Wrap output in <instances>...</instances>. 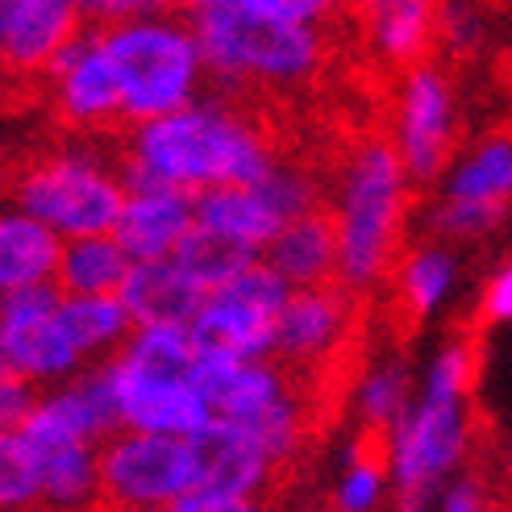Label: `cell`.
<instances>
[{"mask_svg":"<svg viewBox=\"0 0 512 512\" xmlns=\"http://www.w3.org/2000/svg\"><path fill=\"white\" fill-rule=\"evenodd\" d=\"M130 271H134V259L125 254L117 234L75 238L67 242V254H63L59 292L63 296H121Z\"/></svg>","mask_w":512,"mask_h":512,"instance_id":"cell-22","label":"cell"},{"mask_svg":"<svg viewBox=\"0 0 512 512\" xmlns=\"http://www.w3.org/2000/svg\"><path fill=\"white\" fill-rule=\"evenodd\" d=\"M192 209H196V225L200 229H209V234H221L229 242L254 250L259 259H263V250L279 234H284V225H288L254 188H209V192H196Z\"/></svg>","mask_w":512,"mask_h":512,"instance_id":"cell-20","label":"cell"},{"mask_svg":"<svg viewBox=\"0 0 512 512\" xmlns=\"http://www.w3.org/2000/svg\"><path fill=\"white\" fill-rule=\"evenodd\" d=\"M100 508L109 512H171L196 492L192 442L117 433L96 450Z\"/></svg>","mask_w":512,"mask_h":512,"instance_id":"cell-7","label":"cell"},{"mask_svg":"<svg viewBox=\"0 0 512 512\" xmlns=\"http://www.w3.org/2000/svg\"><path fill=\"white\" fill-rule=\"evenodd\" d=\"M171 512H271L259 500H238V496H213V492H192Z\"/></svg>","mask_w":512,"mask_h":512,"instance_id":"cell-28","label":"cell"},{"mask_svg":"<svg viewBox=\"0 0 512 512\" xmlns=\"http://www.w3.org/2000/svg\"><path fill=\"white\" fill-rule=\"evenodd\" d=\"M204 292L175 259L134 263L121 288V304L130 309L134 325H192L204 309Z\"/></svg>","mask_w":512,"mask_h":512,"instance_id":"cell-18","label":"cell"},{"mask_svg":"<svg viewBox=\"0 0 512 512\" xmlns=\"http://www.w3.org/2000/svg\"><path fill=\"white\" fill-rule=\"evenodd\" d=\"M59 325L80 358L100 354V350L121 354L138 329L130 309L121 304V296H63Z\"/></svg>","mask_w":512,"mask_h":512,"instance_id":"cell-23","label":"cell"},{"mask_svg":"<svg viewBox=\"0 0 512 512\" xmlns=\"http://www.w3.org/2000/svg\"><path fill=\"white\" fill-rule=\"evenodd\" d=\"M396 146L404 171L417 188L433 184L446 163L454 159V142H458V117H454V100H450V80L442 75V63L433 59L417 71H408L396 84Z\"/></svg>","mask_w":512,"mask_h":512,"instance_id":"cell-10","label":"cell"},{"mask_svg":"<svg viewBox=\"0 0 512 512\" xmlns=\"http://www.w3.org/2000/svg\"><path fill=\"white\" fill-rule=\"evenodd\" d=\"M446 512H492V508H488V500H483V492L467 479L446 496Z\"/></svg>","mask_w":512,"mask_h":512,"instance_id":"cell-29","label":"cell"},{"mask_svg":"<svg viewBox=\"0 0 512 512\" xmlns=\"http://www.w3.org/2000/svg\"><path fill=\"white\" fill-rule=\"evenodd\" d=\"M84 5L63 0H5L0 9V55L9 80V113L46 105V84L67 50L84 34Z\"/></svg>","mask_w":512,"mask_h":512,"instance_id":"cell-8","label":"cell"},{"mask_svg":"<svg viewBox=\"0 0 512 512\" xmlns=\"http://www.w3.org/2000/svg\"><path fill=\"white\" fill-rule=\"evenodd\" d=\"M196 229V209L188 192H146L130 196L117 225V242L134 263L175 259V250Z\"/></svg>","mask_w":512,"mask_h":512,"instance_id":"cell-17","label":"cell"},{"mask_svg":"<svg viewBox=\"0 0 512 512\" xmlns=\"http://www.w3.org/2000/svg\"><path fill=\"white\" fill-rule=\"evenodd\" d=\"M512 317V263H504L492 279H488V288L479 292V304L471 309V317L463 321V329H471V334H488V329L496 321H508Z\"/></svg>","mask_w":512,"mask_h":512,"instance_id":"cell-27","label":"cell"},{"mask_svg":"<svg viewBox=\"0 0 512 512\" xmlns=\"http://www.w3.org/2000/svg\"><path fill=\"white\" fill-rule=\"evenodd\" d=\"M446 196L508 209L512 204V125H496V130H488L471 146V155L454 167Z\"/></svg>","mask_w":512,"mask_h":512,"instance_id":"cell-21","label":"cell"},{"mask_svg":"<svg viewBox=\"0 0 512 512\" xmlns=\"http://www.w3.org/2000/svg\"><path fill=\"white\" fill-rule=\"evenodd\" d=\"M334 188L342 229V284L371 296V288L388 284V275L404 259V221L413 209V179L404 171L388 125L350 134Z\"/></svg>","mask_w":512,"mask_h":512,"instance_id":"cell-4","label":"cell"},{"mask_svg":"<svg viewBox=\"0 0 512 512\" xmlns=\"http://www.w3.org/2000/svg\"><path fill=\"white\" fill-rule=\"evenodd\" d=\"M254 259H259L254 250L229 242L221 234H209V229H200V225L184 238V246L175 250V263L184 267L204 292H217L221 284H229V279H234L242 267H250Z\"/></svg>","mask_w":512,"mask_h":512,"instance_id":"cell-25","label":"cell"},{"mask_svg":"<svg viewBox=\"0 0 512 512\" xmlns=\"http://www.w3.org/2000/svg\"><path fill=\"white\" fill-rule=\"evenodd\" d=\"M200 342L192 325H138L117 363L146 379H192Z\"/></svg>","mask_w":512,"mask_h":512,"instance_id":"cell-24","label":"cell"},{"mask_svg":"<svg viewBox=\"0 0 512 512\" xmlns=\"http://www.w3.org/2000/svg\"><path fill=\"white\" fill-rule=\"evenodd\" d=\"M358 50L367 55L371 71L396 75L438 59L442 46V9L421 0H392V5H358Z\"/></svg>","mask_w":512,"mask_h":512,"instance_id":"cell-13","label":"cell"},{"mask_svg":"<svg viewBox=\"0 0 512 512\" xmlns=\"http://www.w3.org/2000/svg\"><path fill=\"white\" fill-rule=\"evenodd\" d=\"M63 292L59 284L30 288L5 296V321H0V358H5V375L25 379V383H46L75 371L84 363L75 346L67 342L63 325Z\"/></svg>","mask_w":512,"mask_h":512,"instance_id":"cell-11","label":"cell"},{"mask_svg":"<svg viewBox=\"0 0 512 512\" xmlns=\"http://www.w3.org/2000/svg\"><path fill=\"white\" fill-rule=\"evenodd\" d=\"M483 338L458 325L454 342L433 363L425 396L413 413L404 417L396 438V512H421L433 483L450 471L471 446L475 413H467V400L479 383Z\"/></svg>","mask_w":512,"mask_h":512,"instance_id":"cell-6","label":"cell"},{"mask_svg":"<svg viewBox=\"0 0 512 512\" xmlns=\"http://www.w3.org/2000/svg\"><path fill=\"white\" fill-rule=\"evenodd\" d=\"M55 146H21L5 163V196L17 213L50 225L67 242L117 234L130 192L121 167L130 138H75L55 130Z\"/></svg>","mask_w":512,"mask_h":512,"instance_id":"cell-2","label":"cell"},{"mask_svg":"<svg viewBox=\"0 0 512 512\" xmlns=\"http://www.w3.org/2000/svg\"><path fill=\"white\" fill-rule=\"evenodd\" d=\"M450 279H454L450 250L433 246V242H421L417 250L408 246L396 271L388 275V288H383V304H379L383 329H388L396 342H408L421 329V321L438 309Z\"/></svg>","mask_w":512,"mask_h":512,"instance_id":"cell-16","label":"cell"},{"mask_svg":"<svg viewBox=\"0 0 512 512\" xmlns=\"http://www.w3.org/2000/svg\"><path fill=\"white\" fill-rule=\"evenodd\" d=\"M188 21L221 100L234 105H313L317 84L358 46L354 9L313 0H209Z\"/></svg>","mask_w":512,"mask_h":512,"instance_id":"cell-1","label":"cell"},{"mask_svg":"<svg viewBox=\"0 0 512 512\" xmlns=\"http://www.w3.org/2000/svg\"><path fill=\"white\" fill-rule=\"evenodd\" d=\"M292 300V288L263 259L242 267L229 284L204 296V309L192 321V334L204 350H221L234 358H271L275 329Z\"/></svg>","mask_w":512,"mask_h":512,"instance_id":"cell-9","label":"cell"},{"mask_svg":"<svg viewBox=\"0 0 512 512\" xmlns=\"http://www.w3.org/2000/svg\"><path fill=\"white\" fill-rule=\"evenodd\" d=\"M192 458H196V492L259 500L263 508H271L279 492L300 479L292 471H279L246 433L229 429L221 421H213L192 438Z\"/></svg>","mask_w":512,"mask_h":512,"instance_id":"cell-12","label":"cell"},{"mask_svg":"<svg viewBox=\"0 0 512 512\" xmlns=\"http://www.w3.org/2000/svg\"><path fill=\"white\" fill-rule=\"evenodd\" d=\"M263 263L279 279H284L292 292L342 284V229H338V209H334V204H321V209L288 221L284 234H279L263 250Z\"/></svg>","mask_w":512,"mask_h":512,"instance_id":"cell-15","label":"cell"},{"mask_svg":"<svg viewBox=\"0 0 512 512\" xmlns=\"http://www.w3.org/2000/svg\"><path fill=\"white\" fill-rule=\"evenodd\" d=\"M130 163L175 192L254 188L279 163L267 130L229 100H204L175 117L138 125L130 138Z\"/></svg>","mask_w":512,"mask_h":512,"instance_id":"cell-3","label":"cell"},{"mask_svg":"<svg viewBox=\"0 0 512 512\" xmlns=\"http://www.w3.org/2000/svg\"><path fill=\"white\" fill-rule=\"evenodd\" d=\"M113 363H117V354H113ZM117 383H121L125 433L192 442L196 433L213 425L209 400L196 392L192 379H146V375H134L117 363Z\"/></svg>","mask_w":512,"mask_h":512,"instance_id":"cell-14","label":"cell"},{"mask_svg":"<svg viewBox=\"0 0 512 512\" xmlns=\"http://www.w3.org/2000/svg\"><path fill=\"white\" fill-rule=\"evenodd\" d=\"M63 254V234L25 213H5V221H0V284H5V296L59 284Z\"/></svg>","mask_w":512,"mask_h":512,"instance_id":"cell-19","label":"cell"},{"mask_svg":"<svg viewBox=\"0 0 512 512\" xmlns=\"http://www.w3.org/2000/svg\"><path fill=\"white\" fill-rule=\"evenodd\" d=\"M92 512H109V508H100V504H96V508H92Z\"/></svg>","mask_w":512,"mask_h":512,"instance_id":"cell-30","label":"cell"},{"mask_svg":"<svg viewBox=\"0 0 512 512\" xmlns=\"http://www.w3.org/2000/svg\"><path fill=\"white\" fill-rule=\"evenodd\" d=\"M508 217V209H500V204H475V200H454L446 196L438 209H433L429 225L438 229V234L446 238H483V234H492V229Z\"/></svg>","mask_w":512,"mask_h":512,"instance_id":"cell-26","label":"cell"},{"mask_svg":"<svg viewBox=\"0 0 512 512\" xmlns=\"http://www.w3.org/2000/svg\"><path fill=\"white\" fill-rule=\"evenodd\" d=\"M84 9L100 25V38H105L121 71L125 117H130L134 130L192 109L196 75L204 59L188 9L179 13H155L146 5H84Z\"/></svg>","mask_w":512,"mask_h":512,"instance_id":"cell-5","label":"cell"}]
</instances>
